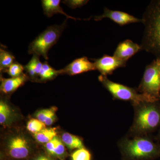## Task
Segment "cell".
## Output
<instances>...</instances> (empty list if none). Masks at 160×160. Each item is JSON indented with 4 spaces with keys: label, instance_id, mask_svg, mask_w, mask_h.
<instances>
[{
    "label": "cell",
    "instance_id": "cell-1",
    "mask_svg": "<svg viewBox=\"0 0 160 160\" xmlns=\"http://www.w3.org/2000/svg\"><path fill=\"white\" fill-rule=\"evenodd\" d=\"M142 19L145 27L142 50L152 53L160 60V1L150 2Z\"/></svg>",
    "mask_w": 160,
    "mask_h": 160
},
{
    "label": "cell",
    "instance_id": "cell-2",
    "mask_svg": "<svg viewBox=\"0 0 160 160\" xmlns=\"http://www.w3.org/2000/svg\"><path fill=\"white\" fill-rule=\"evenodd\" d=\"M66 24L65 21L60 26L54 25L48 27L30 43L28 53L37 55L39 56H42L46 60L49 59L48 51L57 42Z\"/></svg>",
    "mask_w": 160,
    "mask_h": 160
},
{
    "label": "cell",
    "instance_id": "cell-3",
    "mask_svg": "<svg viewBox=\"0 0 160 160\" xmlns=\"http://www.w3.org/2000/svg\"><path fill=\"white\" fill-rule=\"evenodd\" d=\"M98 79L113 97L118 99L131 101L137 105L141 103L152 102L157 98L142 93L139 94L134 89L109 80L107 77L101 75Z\"/></svg>",
    "mask_w": 160,
    "mask_h": 160
},
{
    "label": "cell",
    "instance_id": "cell-4",
    "mask_svg": "<svg viewBox=\"0 0 160 160\" xmlns=\"http://www.w3.org/2000/svg\"><path fill=\"white\" fill-rule=\"evenodd\" d=\"M124 150L129 158L137 160L155 157L160 152L154 143L143 138L127 141L124 145Z\"/></svg>",
    "mask_w": 160,
    "mask_h": 160
},
{
    "label": "cell",
    "instance_id": "cell-5",
    "mask_svg": "<svg viewBox=\"0 0 160 160\" xmlns=\"http://www.w3.org/2000/svg\"><path fill=\"white\" fill-rule=\"evenodd\" d=\"M139 89L142 93L157 98L160 90V75L156 60L146 66Z\"/></svg>",
    "mask_w": 160,
    "mask_h": 160
},
{
    "label": "cell",
    "instance_id": "cell-6",
    "mask_svg": "<svg viewBox=\"0 0 160 160\" xmlns=\"http://www.w3.org/2000/svg\"><path fill=\"white\" fill-rule=\"evenodd\" d=\"M160 122V113L156 107L147 105L138 112L135 126L140 131H146L155 128Z\"/></svg>",
    "mask_w": 160,
    "mask_h": 160
},
{
    "label": "cell",
    "instance_id": "cell-7",
    "mask_svg": "<svg viewBox=\"0 0 160 160\" xmlns=\"http://www.w3.org/2000/svg\"><path fill=\"white\" fill-rule=\"evenodd\" d=\"M94 61L96 69L100 72L101 75L106 76L113 73L118 68L125 67L126 62L114 56H111L105 54L102 57L98 59H92Z\"/></svg>",
    "mask_w": 160,
    "mask_h": 160
},
{
    "label": "cell",
    "instance_id": "cell-8",
    "mask_svg": "<svg viewBox=\"0 0 160 160\" xmlns=\"http://www.w3.org/2000/svg\"><path fill=\"white\" fill-rule=\"evenodd\" d=\"M105 18L109 19L121 26L132 23H142V18H138L124 12L110 10L107 8L104 9L102 15L94 17V19L95 21H99Z\"/></svg>",
    "mask_w": 160,
    "mask_h": 160
},
{
    "label": "cell",
    "instance_id": "cell-9",
    "mask_svg": "<svg viewBox=\"0 0 160 160\" xmlns=\"http://www.w3.org/2000/svg\"><path fill=\"white\" fill-rule=\"evenodd\" d=\"M95 70L94 62L89 61L86 57H83L74 60L61 71V74L73 76Z\"/></svg>",
    "mask_w": 160,
    "mask_h": 160
},
{
    "label": "cell",
    "instance_id": "cell-10",
    "mask_svg": "<svg viewBox=\"0 0 160 160\" xmlns=\"http://www.w3.org/2000/svg\"><path fill=\"white\" fill-rule=\"evenodd\" d=\"M8 150L12 157L16 159L25 158L29 155V144L25 138L17 136L9 140Z\"/></svg>",
    "mask_w": 160,
    "mask_h": 160
},
{
    "label": "cell",
    "instance_id": "cell-11",
    "mask_svg": "<svg viewBox=\"0 0 160 160\" xmlns=\"http://www.w3.org/2000/svg\"><path fill=\"white\" fill-rule=\"evenodd\" d=\"M142 50L141 45L127 39L121 42L115 50L113 56L122 61H127Z\"/></svg>",
    "mask_w": 160,
    "mask_h": 160
},
{
    "label": "cell",
    "instance_id": "cell-12",
    "mask_svg": "<svg viewBox=\"0 0 160 160\" xmlns=\"http://www.w3.org/2000/svg\"><path fill=\"white\" fill-rule=\"evenodd\" d=\"M27 74L23 73L22 75L16 78H1V91L4 94H9L16 91L22 86L28 79Z\"/></svg>",
    "mask_w": 160,
    "mask_h": 160
},
{
    "label": "cell",
    "instance_id": "cell-13",
    "mask_svg": "<svg viewBox=\"0 0 160 160\" xmlns=\"http://www.w3.org/2000/svg\"><path fill=\"white\" fill-rule=\"evenodd\" d=\"M61 1L60 0H42V6L44 14L46 16L50 18L52 17L53 14L57 13H61L64 15L67 18H71L74 20L80 19L70 16L66 14L63 11L62 7L60 6Z\"/></svg>",
    "mask_w": 160,
    "mask_h": 160
},
{
    "label": "cell",
    "instance_id": "cell-14",
    "mask_svg": "<svg viewBox=\"0 0 160 160\" xmlns=\"http://www.w3.org/2000/svg\"><path fill=\"white\" fill-rule=\"evenodd\" d=\"M40 56L33 54L29 62L24 66L26 74L28 77L32 79H36L39 77L40 72L42 69L43 63L40 62Z\"/></svg>",
    "mask_w": 160,
    "mask_h": 160
},
{
    "label": "cell",
    "instance_id": "cell-15",
    "mask_svg": "<svg viewBox=\"0 0 160 160\" xmlns=\"http://www.w3.org/2000/svg\"><path fill=\"white\" fill-rule=\"evenodd\" d=\"M60 74H61V69L56 70L52 68L47 62H46L43 63L42 67L39 78L41 81H48L53 79Z\"/></svg>",
    "mask_w": 160,
    "mask_h": 160
},
{
    "label": "cell",
    "instance_id": "cell-16",
    "mask_svg": "<svg viewBox=\"0 0 160 160\" xmlns=\"http://www.w3.org/2000/svg\"><path fill=\"white\" fill-rule=\"evenodd\" d=\"M62 141L69 149H81L84 148L82 142L75 136L68 132H65L62 135Z\"/></svg>",
    "mask_w": 160,
    "mask_h": 160
},
{
    "label": "cell",
    "instance_id": "cell-17",
    "mask_svg": "<svg viewBox=\"0 0 160 160\" xmlns=\"http://www.w3.org/2000/svg\"><path fill=\"white\" fill-rule=\"evenodd\" d=\"M15 58L9 52L1 48L0 49V70L5 72L10 66L14 63Z\"/></svg>",
    "mask_w": 160,
    "mask_h": 160
},
{
    "label": "cell",
    "instance_id": "cell-18",
    "mask_svg": "<svg viewBox=\"0 0 160 160\" xmlns=\"http://www.w3.org/2000/svg\"><path fill=\"white\" fill-rule=\"evenodd\" d=\"M57 132L54 129H43L42 131L34 134L35 138L38 142L47 143L56 137Z\"/></svg>",
    "mask_w": 160,
    "mask_h": 160
},
{
    "label": "cell",
    "instance_id": "cell-19",
    "mask_svg": "<svg viewBox=\"0 0 160 160\" xmlns=\"http://www.w3.org/2000/svg\"><path fill=\"white\" fill-rule=\"evenodd\" d=\"M46 125L45 123L42 122L38 119H32L27 123V129L32 133H38L46 128Z\"/></svg>",
    "mask_w": 160,
    "mask_h": 160
},
{
    "label": "cell",
    "instance_id": "cell-20",
    "mask_svg": "<svg viewBox=\"0 0 160 160\" xmlns=\"http://www.w3.org/2000/svg\"><path fill=\"white\" fill-rule=\"evenodd\" d=\"M24 70H25L24 66L15 62L5 72L8 73L12 78H16L24 73L23 72Z\"/></svg>",
    "mask_w": 160,
    "mask_h": 160
},
{
    "label": "cell",
    "instance_id": "cell-21",
    "mask_svg": "<svg viewBox=\"0 0 160 160\" xmlns=\"http://www.w3.org/2000/svg\"><path fill=\"white\" fill-rule=\"evenodd\" d=\"M11 112L9 106L3 101L0 102V123L5 124L9 118Z\"/></svg>",
    "mask_w": 160,
    "mask_h": 160
},
{
    "label": "cell",
    "instance_id": "cell-22",
    "mask_svg": "<svg viewBox=\"0 0 160 160\" xmlns=\"http://www.w3.org/2000/svg\"><path fill=\"white\" fill-rule=\"evenodd\" d=\"M91 154L85 148L78 149L72 153V160H91Z\"/></svg>",
    "mask_w": 160,
    "mask_h": 160
},
{
    "label": "cell",
    "instance_id": "cell-23",
    "mask_svg": "<svg viewBox=\"0 0 160 160\" xmlns=\"http://www.w3.org/2000/svg\"><path fill=\"white\" fill-rule=\"evenodd\" d=\"M88 2L87 0H66L63 1L62 2L72 9H75L85 6Z\"/></svg>",
    "mask_w": 160,
    "mask_h": 160
},
{
    "label": "cell",
    "instance_id": "cell-24",
    "mask_svg": "<svg viewBox=\"0 0 160 160\" xmlns=\"http://www.w3.org/2000/svg\"><path fill=\"white\" fill-rule=\"evenodd\" d=\"M58 139L56 137L48 143H46V147L47 151L51 154L54 155V150Z\"/></svg>",
    "mask_w": 160,
    "mask_h": 160
},
{
    "label": "cell",
    "instance_id": "cell-25",
    "mask_svg": "<svg viewBox=\"0 0 160 160\" xmlns=\"http://www.w3.org/2000/svg\"><path fill=\"white\" fill-rule=\"evenodd\" d=\"M52 109H44L38 112L36 114L37 119L39 120L42 122L44 123L46 118L50 113Z\"/></svg>",
    "mask_w": 160,
    "mask_h": 160
},
{
    "label": "cell",
    "instance_id": "cell-26",
    "mask_svg": "<svg viewBox=\"0 0 160 160\" xmlns=\"http://www.w3.org/2000/svg\"><path fill=\"white\" fill-rule=\"evenodd\" d=\"M65 152V147L62 141L58 140L55 149L54 150V155L57 156H62Z\"/></svg>",
    "mask_w": 160,
    "mask_h": 160
},
{
    "label": "cell",
    "instance_id": "cell-27",
    "mask_svg": "<svg viewBox=\"0 0 160 160\" xmlns=\"http://www.w3.org/2000/svg\"><path fill=\"white\" fill-rule=\"evenodd\" d=\"M55 119V115L53 109H52L46 118L44 123L46 126H50L54 122Z\"/></svg>",
    "mask_w": 160,
    "mask_h": 160
},
{
    "label": "cell",
    "instance_id": "cell-28",
    "mask_svg": "<svg viewBox=\"0 0 160 160\" xmlns=\"http://www.w3.org/2000/svg\"><path fill=\"white\" fill-rule=\"evenodd\" d=\"M45 158H46V157L41 155L37 158L35 160H45Z\"/></svg>",
    "mask_w": 160,
    "mask_h": 160
},
{
    "label": "cell",
    "instance_id": "cell-29",
    "mask_svg": "<svg viewBox=\"0 0 160 160\" xmlns=\"http://www.w3.org/2000/svg\"><path fill=\"white\" fill-rule=\"evenodd\" d=\"M156 61L157 62L158 67L159 71V73L160 75V60L157 59Z\"/></svg>",
    "mask_w": 160,
    "mask_h": 160
},
{
    "label": "cell",
    "instance_id": "cell-30",
    "mask_svg": "<svg viewBox=\"0 0 160 160\" xmlns=\"http://www.w3.org/2000/svg\"><path fill=\"white\" fill-rule=\"evenodd\" d=\"M45 160H51L50 159V158H49L46 157V158H45Z\"/></svg>",
    "mask_w": 160,
    "mask_h": 160
}]
</instances>
